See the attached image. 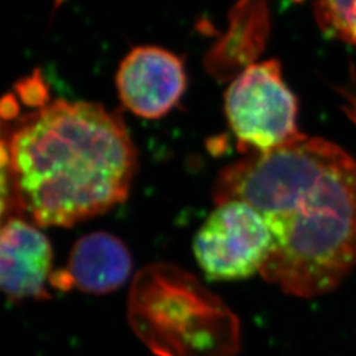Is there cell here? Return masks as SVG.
Instances as JSON below:
<instances>
[{
  "label": "cell",
  "mask_w": 356,
  "mask_h": 356,
  "mask_svg": "<svg viewBox=\"0 0 356 356\" xmlns=\"http://www.w3.org/2000/svg\"><path fill=\"white\" fill-rule=\"evenodd\" d=\"M16 89L20 94V98L28 104H41L48 97V90L38 72L20 81L16 85Z\"/></svg>",
  "instance_id": "cell-11"
},
{
  "label": "cell",
  "mask_w": 356,
  "mask_h": 356,
  "mask_svg": "<svg viewBox=\"0 0 356 356\" xmlns=\"http://www.w3.org/2000/svg\"><path fill=\"white\" fill-rule=\"evenodd\" d=\"M132 269L124 243L108 232H91L73 245L67 266L53 272L51 285L58 291L106 294L122 288Z\"/></svg>",
  "instance_id": "cell-8"
},
{
  "label": "cell",
  "mask_w": 356,
  "mask_h": 356,
  "mask_svg": "<svg viewBox=\"0 0 356 356\" xmlns=\"http://www.w3.org/2000/svg\"><path fill=\"white\" fill-rule=\"evenodd\" d=\"M53 251L38 226L10 216L0 235V285L10 301L48 300Z\"/></svg>",
  "instance_id": "cell-7"
},
{
  "label": "cell",
  "mask_w": 356,
  "mask_h": 356,
  "mask_svg": "<svg viewBox=\"0 0 356 356\" xmlns=\"http://www.w3.org/2000/svg\"><path fill=\"white\" fill-rule=\"evenodd\" d=\"M338 92L342 99V110L348 119L356 126V69H350L348 81L338 88Z\"/></svg>",
  "instance_id": "cell-12"
},
{
  "label": "cell",
  "mask_w": 356,
  "mask_h": 356,
  "mask_svg": "<svg viewBox=\"0 0 356 356\" xmlns=\"http://www.w3.org/2000/svg\"><path fill=\"white\" fill-rule=\"evenodd\" d=\"M269 33L266 0H239L231 8L229 31L204 58L206 70L219 81L234 79L264 51Z\"/></svg>",
  "instance_id": "cell-9"
},
{
  "label": "cell",
  "mask_w": 356,
  "mask_h": 356,
  "mask_svg": "<svg viewBox=\"0 0 356 356\" xmlns=\"http://www.w3.org/2000/svg\"><path fill=\"white\" fill-rule=\"evenodd\" d=\"M266 216L242 201L216 204L194 236L193 250L207 279L244 280L260 273L273 248Z\"/></svg>",
  "instance_id": "cell-5"
},
{
  "label": "cell",
  "mask_w": 356,
  "mask_h": 356,
  "mask_svg": "<svg viewBox=\"0 0 356 356\" xmlns=\"http://www.w3.org/2000/svg\"><path fill=\"white\" fill-rule=\"evenodd\" d=\"M225 111L238 148L267 152L300 138L298 102L277 60L248 66L225 92Z\"/></svg>",
  "instance_id": "cell-4"
},
{
  "label": "cell",
  "mask_w": 356,
  "mask_h": 356,
  "mask_svg": "<svg viewBox=\"0 0 356 356\" xmlns=\"http://www.w3.org/2000/svg\"><path fill=\"white\" fill-rule=\"evenodd\" d=\"M182 58L160 47H136L119 65L116 89L123 106L143 119L168 114L186 90Z\"/></svg>",
  "instance_id": "cell-6"
},
{
  "label": "cell",
  "mask_w": 356,
  "mask_h": 356,
  "mask_svg": "<svg viewBox=\"0 0 356 356\" xmlns=\"http://www.w3.org/2000/svg\"><path fill=\"white\" fill-rule=\"evenodd\" d=\"M316 17L326 35L356 45V0H317Z\"/></svg>",
  "instance_id": "cell-10"
},
{
  "label": "cell",
  "mask_w": 356,
  "mask_h": 356,
  "mask_svg": "<svg viewBox=\"0 0 356 356\" xmlns=\"http://www.w3.org/2000/svg\"><path fill=\"white\" fill-rule=\"evenodd\" d=\"M3 193L38 227H70L126 201L138 152L118 113L57 99L3 141Z\"/></svg>",
  "instance_id": "cell-2"
},
{
  "label": "cell",
  "mask_w": 356,
  "mask_h": 356,
  "mask_svg": "<svg viewBox=\"0 0 356 356\" xmlns=\"http://www.w3.org/2000/svg\"><path fill=\"white\" fill-rule=\"evenodd\" d=\"M213 198L266 216L275 243L260 275L286 294H326L356 267V160L330 141L302 134L250 153L222 169Z\"/></svg>",
  "instance_id": "cell-1"
},
{
  "label": "cell",
  "mask_w": 356,
  "mask_h": 356,
  "mask_svg": "<svg viewBox=\"0 0 356 356\" xmlns=\"http://www.w3.org/2000/svg\"><path fill=\"white\" fill-rule=\"evenodd\" d=\"M128 321L154 356H236L241 322L202 282L181 268L154 263L131 285Z\"/></svg>",
  "instance_id": "cell-3"
}]
</instances>
